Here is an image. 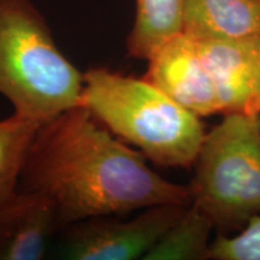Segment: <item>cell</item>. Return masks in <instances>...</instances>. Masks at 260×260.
Masks as SVG:
<instances>
[{
	"label": "cell",
	"instance_id": "cell-2",
	"mask_svg": "<svg viewBox=\"0 0 260 260\" xmlns=\"http://www.w3.org/2000/svg\"><path fill=\"white\" fill-rule=\"evenodd\" d=\"M82 104L110 133L162 168H190L206 134L200 117L144 77L107 68L84 71Z\"/></svg>",
	"mask_w": 260,
	"mask_h": 260
},
{
	"label": "cell",
	"instance_id": "cell-4",
	"mask_svg": "<svg viewBox=\"0 0 260 260\" xmlns=\"http://www.w3.org/2000/svg\"><path fill=\"white\" fill-rule=\"evenodd\" d=\"M188 189L219 230L242 228L260 214V115L226 113L205 134Z\"/></svg>",
	"mask_w": 260,
	"mask_h": 260
},
{
	"label": "cell",
	"instance_id": "cell-13",
	"mask_svg": "<svg viewBox=\"0 0 260 260\" xmlns=\"http://www.w3.org/2000/svg\"><path fill=\"white\" fill-rule=\"evenodd\" d=\"M234 237L219 235L211 242L210 259L260 260V214L251 217Z\"/></svg>",
	"mask_w": 260,
	"mask_h": 260
},
{
	"label": "cell",
	"instance_id": "cell-7",
	"mask_svg": "<svg viewBox=\"0 0 260 260\" xmlns=\"http://www.w3.org/2000/svg\"><path fill=\"white\" fill-rule=\"evenodd\" d=\"M197 42L220 113L260 115V37Z\"/></svg>",
	"mask_w": 260,
	"mask_h": 260
},
{
	"label": "cell",
	"instance_id": "cell-10",
	"mask_svg": "<svg viewBox=\"0 0 260 260\" xmlns=\"http://www.w3.org/2000/svg\"><path fill=\"white\" fill-rule=\"evenodd\" d=\"M183 9L184 0H135L125 40L128 56L147 60L169 39L183 32Z\"/></svg>",
	"mask_w": 260,
	"mask_h": 260
},
{
	"label": "cell",
	"instance_id": "cell-3",
	"mask_svg": "<svg viewBox=\"0 0 260 260\" xmlns=\"http://www.w3.org/2000/svg\"><path fill=\"white\" fill-rule=\"evenodd\" d=\"M83 73L58 47L31 0H0V94L45 123L82 104Z\"/></svg>",
	"mask_w": 260,
	"mask_h": 260
},
{
	"label": "cell",
	"instance_id": "cell-9",
	"mask_svg": "<svg viewBox=\"0 0 260 260\" xmlns=\"http://www.w3.org/2000/svg\"><path fill=\"white\" fill-rule=\"evenodd\" d=\"M183 32L195 40L260 37V0H184Z\"/></svg>",
	"mask_w": 260,
	"mask_h": 260
},
{
	"label": "cell",
	"instance_id": "cell-1",
	"mask_svg": "<svg viewBox=\"0 0 260 260\" xmlns=\"http://www.w3.org/2000/svg\"><path fill=\"white\" fill-rule=\"evenodd\" d=\"M146 160L80 104L42 123L18 189L47 198L59 229L92 217L190 204L188 186L165 180Z\"/></svg>",
	"mask_w": 260,
	"mask_h": 260
},
{
	"label": "cell",
	"instance_id": "cell-8",
	"mask_svg": "<svg viewBox=\"0 0 260 260\" xmlns=\"http://www.w3.org/2000/svg\"><path fill=\"white\" fill-rule=\"evenodd\" d=\"M57 230L51 201L18 189L0 203V260H41Z\"/></svg>",
	"mask_w": 260,
	"mask_h": 260
},
{
	"label": "cell",
	"instance_id": "cell-6",
	"mask_svg": "<svg viewBox=\"0 0 260 260\" xmlns=\"http://www.w3.org/2000/svg\"><path fill=\"white\" fill-rule=\"evenodd\" d=\"M144 79L198 117L220 113L216 87L195 39L184 32L169 39L147 59Z\"/></svg>",
	"mask_w": 260,
	"mask_h": 260
},
{
	"label": "cell",
	"instance_id": "cell-12",
	"mask_svg": "<svg viewBox=\"0 0 260 260\" xmlns=\"http://www.w3.org/2000/svg\"><path fill=\"white\" fill-rule=\"evenodd\" d=\"M41 124L15 112L0 121V203L18 190L29 151Z\"/></svg>",
	"mask_w": 260,
	"mask_h": 260
},
{
	"label": "cell",
	"instance_id": "cell-5",
	"mask_svg": "<svg viewBox=\"0 0 260 260\" xmlns=\"http://www.w3.org/2000/svg\"><path fill=\"white\" fill-rule=\"evenodd\" d=\"M190 205V204H189ZM188 205L147 207L132 219L117 216L87 218L64 228L59 254L68 260H136L155 246Z\"/></svg>",
	"mask_w": 260,
	"mask_h": 260
},
{
	"label": "cell",
	"instance_id": "cell-11",
	"mask_svg": "<svg viewBox=\"0 0 260 260\" xmlns=\"http://www.w3.org/2000/svg\"><path fill=\"white\" fill-rule=\"evenodd\" d=\"M213 224L204 212L188 205L182 216L167 230L145 260L210 259V236Z\"/></svg>",
	"mask_w": 260,
	"mask_h": 260
}]
</instances>
